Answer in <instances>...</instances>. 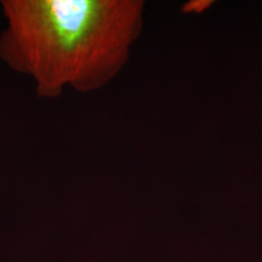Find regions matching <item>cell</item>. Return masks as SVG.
Here are the masks:
<instances>
[{"mask_svg": "<svg viewBox=\"0 0 262 262\" xmlns=\"http://www.w3.org/2000/svg\"><path fill=\"white\" fill-rule=\"evenodd\" d=\"M0 60L41 98L90 93L112 79L139 37L136 0H3Z\"/></svg>", "mask_w": 262, "mask_h": 262, "instance_id": "cell-1", "label": "cell"}]
</instances>
